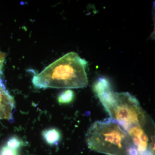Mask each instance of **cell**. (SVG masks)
Masks as SVG:
<instances>
[{
  "label": "cell",
  "mask_w": 155,
  "mask_h": 155,
  "mask_svg": "<svg viewBox=\"0 0 155 155\" xmlns=\"http://www.w3.org/2000/svg\"><path fill=\"white\" fill-rule=\"evenodd\" d=\"M87 62L71 52L56 60L34 75L32 83L38 88H80L86 87Z\"/></svg>",
  "instance_id": "1"
},
{
  "label": "cell",
  "mask_w": 155,
  "mask_h": 155,
  "mask_svg": "<svg viewBox=\"0 0 155 155\" xmlns=\"http://www.w3.org/2000/svg\"><path fill=\"white\" fill-rule=\"evenodd\" d=\"M75 97L74 92L71 90H67L60 94L58 97V101L61 104H69L73 101Z\"/></svg>",
  "instance_id": "7"
},
{
  "label": "cell",
  "mask_w": 155,
  "mask_h": 155,
  "mask_svg": "<svg viewBox=\"0 0 155 155\" xmlns=\"http://www.w3.org/2000/svg\"><path fill=\"white\" fill-rule=\"evenodd\" d=\"M43 139L47 144L57 145L61 140V134L60 130L54 127L45 129L42 133Z\"/></svg>",
  "instance_id": "6"
},
{
  "label": "cell",
  "mask_w": 155,
  "mask_h": 155,
  "mask_svg": "<svg viewBox=\"0 0 155 155\" xmlns=\"http://www.w3.org/2000/svg\"><path fill=\"white\" fill-rule=\"evenodd\" d=\"M14 108V98L7 90L0 75V120L11 119Z\"/></svg>",
  "instance_id": "5"
},
{
  "label": "cell",
  "mask_w": 155,
  "mask_h": 155,
  "mask_svg": "<svg viewBox=\"0 0 155 155\" xmlns=\"http://www.w3.org/2000/svg\"><path fill=\"white\" fill-rule=\"evenodd\" d=\"M112 120L127 131L135 126H147L148 117L137 100L128 92H114L109 87L97 94Z\"/></svg>",
  "instance_id": "2"
},
{
  "label": "cell",
  "mask_w": 155,
  "mask_h": 155,
  "mask_svg": "<svg viewBox=\"0 0 155 155\" xmlns=\"http://www.w3.org/2000/svg\"><path fill=\"white\" fill-rule=\"evenodd\" d=\"M146 126L135 125L126 131L137 152L141 154L149 150L148 148L150 141V137L147 132Z\"/></svg>",
  "instance_id": "4"
},
{
  "label": "cell",
  "mask_w": 155,
  "mask_h": 155,
  "mask_svg": "<svg viewBox=\"0 0 155 155\" xmlns=\"http://www.w3.org/2000/svg\"><path fill=\"white\" fill-rule=\"evenodd\" d=\"M140 155H153V153L150 150L146 151L142 153Z\"/></svg>",
  "instance_id": "10"
},
{
  "label": "cell",
  "mask_w": 155,
  "mask_h": 155,
  "mask_svg": "<svg viewBox=\"0 0 155 155\" xmlns=\"http://www.w3.org/2000/svg\"><path fill=\"white\" fill-rule=\"evenodd\" d=\"M86 140L92 149L113 155H129L135 147L127 131L112 119L92 124L87 130Z\"/></svg>",
  "instance_id": "3"
},
{
  "label": "cell",
  "mask_w": 155,
  "mask_h": 155,
  "mask_svg": "<svg viewBox=\"0 0 155 155\" xmlns=\"http://www.w3.org/2000/svg\"><path fill=\"white\" fill-rule=\"evenodd\" d=\"M0 155H19L18 150L12 149L5 145L0 148Z\"/></svg>",
  "instance_id": "9"
},
{
  "label": "cell",
  "mask_w": 155,
  "mask_h": 155,
  "mask_svg": "<svg viewBox=\"0 0 155 155\" xmlns=\"http://www.w3.org/2000/svg\"><path fill=\"white\" fill-rule=\"evenodd\" d=\"M24 143V142L18 137L13 136L8 140L6 145L12 149L18 150L19 148L23 146Z\"/></svg>",
  "instance_id": "8"
}]
</instances>
